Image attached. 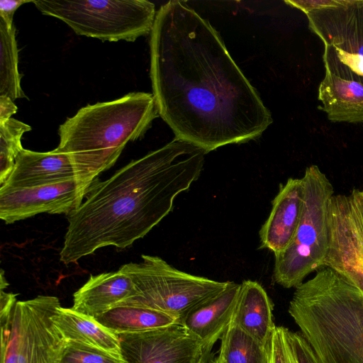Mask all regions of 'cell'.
Wrapping results in <instances>:
<instances>
[{
	"label": "cell",
	"instance_id": "21",
	"mask_svg": "<svg viewBox=\"0 0 363 363\" xmlns=\"http://www.w3.org/2000/svg\"><path fill=\"white\" fill-rule=\"evenodd\" d=\"M220 340L223 363H269L266 346L235 325L230 323Z\"/></svg>",
	"mask_w": 363,
	"mask_h": 363
},
{
	"label": "cell",
	"instance_id": "13",
	"mask_svg": "<svg viewBox=\"0 0 363 363\" xmlns=\"http://www.w3.org/2000/svg\"><path fill=\"white\" fill-rule=\"evenodd\" d=\"M304 205L302 178H289L281 184L272 201V210L259 235L260 247L274 255L284 251L292 242L299 225Z\"/></svg>",
	"mask_w": 363,
	"mask_h": 363
},
{
	"label": "cell",
	"instance_id": "18",
	"mask_svg": "<svg viewBox=\"0 0 363 363\" xmlns=\"http://www.w3.org/2000/svg\"><path fill=\"white\" fill-rule=\"evenodd\" d=\"M319 109L332 122H363V84L325 72L318 88Z\"/></svg>",
	"mask_w": 363,
	"mask_h": 363
},
{
	"label": "cell",
	"instance_id": "33",
	"mask_svg": "<svg viewBox=\"0 0 363 363\" xmlns=\"http://www.w3.org/2000/svg\"><path fill=\"white\" fill-rule=\"evenodd\" d=\"M210 360H211L210 357H208V356H204V357H203V359L200 361V362H199V363H209Z\"/></svg>",
	"mask_w": 363,
	"mask_h": 363
},
{
	"label": "cell",
	"instance_id": "17",
	"mask_svg": "<svg viewBox=\"0 0 363 363\" xmlns=\"http://www.w3.org/2000/svg\"><path fill=\"white\" fill-rule=\"evenodd\" d=\"M273 309V303L263 286L257 281L245 280L240 284L230 323L266 345L276 327Z\"/></svg>",
	"mask_w": 363,
	"mask_h": 363
},
{
	"label": "cell",
	"instance_id": "2",
	"mask_svg": "<svg viewBox=\"0 0 363 363\" xmlns=\"http://www.w3.org/2000/svg\"><path fill=\"white\" fill-rule=\"evenodd\" d=\"M206 153L175 138L96 181L67 215L60 253L67 265L108 246L124 249L145 236L172 210L174 199L199 177Z\"/></svg>",
	"mask_w": 363,
	"mask_h": 363
},
{
	"label": "cell",
	"instance_id": "26",
	"mask_svg": "<svg viewBox=\"0 0 363 363\" xmlns=\"http://www.w3.org/2000/svg\"><path fill=\"white\" fill-rule=\"evenodd\" d=\"M285 334L298 363H318L313 350L301 333L285 328Z\"/></svg>",
	"mask_w": 363,
	"mask_h": 363
},
{
	"label": "cell",
	"instance_id": "4",
	"mask_svg": "<svg viewBox=\"0 0 363 363\" xmlns=\"http://www.w3.org/2000/svg\"><path fill=\"white\" fill-rule=\"evenodd\" d=\"M288 311L318 363H363V291L335 271L296 286Z\"/></svg>",
	"mask_w": 363,
	"mask_h": 363
},
{
	"label": "cell",
	"instance_id": "27",
	"mask_svg": "<svg viewBox=\"0 0 363 363\" xmlns=\"http://www.w3.org/2000/svg\"><path fill=\"white\" fill-rule=\"evenodd\" d=\"M347 0H301L285 1V3L301 10L306 14L326 8L337 7L347 3Z\"/></svg>",
	"mask_w": 363,
	"mask_h": 363
},
{
	"label": "cell",
	"instance_id": "32",
	"mask_svg": "<svg viewBox=\"0 0 363 363\" xmlns=\"http://www.w3.org/2000/svg\"><path fill=\"white\" fill-rule=\"evenodd\" d=\"M3 270H1V290H4V289H6L8 286V283L4 276V274H3Z\"/></svg>",
	"mask_w": 363,
	"mask_h": 363
},
{
	"label": "cell",
	"instance_id": "8",
	"mask_svg": "<svg viewBox=\"0 0 363 363\" xmlns=\"http://www.w3.org/2000/svg\"><path fill=\"white\" fill-rule=\"evenodd\" d=\"M60 306L53 296L17 301L0 318L1 363H62L67 340L52 320Z\"/></svg>",
	"mask_w": 363,
	"mask_h": 363
},
{
	"label": "cell",
	"instance_id": "35",
	"mask_svg": "<svg viewBox=\"0 0 363 363\" xmlns=\"http://www.w3.org/2000/svg\"><path fill=\"white\" fill-rule=\"evenodd\" d=\"M268 357H269V355H268ZM269 363H271V361H270V359H269Z\"/></svg>",
	"mask_w": 363,
	"mask_h": 363
},
{
	"label": "cell",
	"instance_id": "3",
	"mask_svg": "<svg viewBox=\"0 0 363 363\" xmlns=\"http://www.w3.org/2000/svg\"><path fill=\"white\" fill-rule=\"evenodd\" d=\"M159 116L153 94L146 92L87 105L60 125L56 149L69 157L76 180L88 193L125 145L142 138Z\"/></svg>",
	"mask_w": 363,
	"mask_h": 363
},
{
	"label": "cell",
	"instance_id": "16",
	"mask_svg": "<svg viewBox=\"0 0 363 363\" xmlns=\"http://www.w3.org/2000/svg\"><path fill=\"white\" fill-rule=\"evenodd\" d=\"M135 294L130 277L121 270L91 275L73 295L72 308L96 318Z\"/></svg>",
	"mask_w": 363,
	"mask_h": 363
},
{
	"label": "cell",
	"instance_id": "9",
	"mask_svg": "<svg viewBox=\"0 0 363 363\" xmlns=\"http://www.w3.org/2000/svg\"><path fill=\"white\" fill-rule=\"evenodd\" d=\"M324 44L325 72L363 84V0L306 14Z\"/></svg>",
	"mask_w": 363,
	"mask_h": 363
},
{
	"label": "cell",
	"instance_id": "22",
	"mask_svg": "<svg viewBox=\"0 0 363 363\" xmlns=\"http://www.w3.org/2000/svg\"><path fill=\"white\" fill-rule=\"evenodd\" d=\"M18 48L14 26L9 27L0 18V95L13 101L25 98L18 72Z\"/></svg>",
	"mask_w": 363,
	"mask_h": 363
},
{
	"label": "cell",
	"instance_id": "25",
	"mask_svg": "<svg viewBox=\"0 0 363 363\" xmlns=\"http://www.w3.org/2000/svg\"><path fill=\"white\" fill-rule=\"evenodd\" d=\"M265 346L271 363H298L286 339L285 327L276 325Z\"/></svg>",
	"mask_w": 363,
	"mask_h": 363
},
{
	"label": "cell",
	"instance_id": "19",
	"mask_svg": "<svg viewBox=\"0 0 363 363\" xmlns=\"http://www.w3.org/2000/svg\"><path fill=\"white\" fill-rule=\"evenodd\" d=\"M52 320L67 341L85 343L122 355L118 335L101 325L95 318L76 311L72 308L60 306Z\"/></svg>",
	"mask_w": 363,
	"mask_h": 363
},
{
	"label": "cell",
	"instance_id": "7",
	"mask_svg": "<svg viewBox=\"0 0 363 363\" xmlns=\"http://www.w3.org/2000/svg\"><path fill=\"white\" fill-rule=\"evenodd\" d=\"M44 15L57 18L76 34L102 41L133 42L151 33L155 6L145 0H32Z\"/></svg>",
	"mask_w": 363,
	"mask_h": 363
},
{
	"label": "cell",
	"instance_id": "23",
	"mask_svg": "<svg viewBox=\"0 0 363 363\" xmlns=\"http://www.w3.org/2000/svg\"><path fill=\"white\" fill-rule=\"evenodd\" d=\"M31 130V127L15 118L0 123V186L11 174L18 154L23 149V135Z\"/></svg>",
	"mask_w": 363,
	"mask_h": 363
},
{
	"label": "cell",
	"instance_id": "10",
	"mask_svg": "<svg viewBox=\"0 0 363 363\" xmlns=\"http://www.w3.org/2000/svg\"><path fill=\"white\" fill-rule=\"evenodd\" d=\"M328 230L323 267L333 269L363 291V225L350 194L331 198Z\"/></svg>",
	"mask_w": 363,
	"mask_h": 363
},
{
	"label": "cell",
	"instance_id": "29",
	"mask_svg": "<svg viewBox=\"0 0 363 363\" xmlns=\"http://www.w3.org/2000/svg\"><path fill=\"white\" fill-rule=\"evenodd\" d=\"M16 294L6 293L1 290L0 293V318L8 317L17 302Z\"/></svg>",
	"mask_w": 363,
	"mask_h": 363
},
{
	"label": "cell",
	"instance_id": "6",
	"mask_svg": "<svg viewBox=\"0 0 363 363\" xmlns=\"http://www.w3.org/2000/svg\"><path fill=\"white\" fill-rule=\"evenodd\" d=\"M131 279L135 294L118 306H139L169 315L180 323L194 308L222 292L230 281H219L181 271L157 256L120 267Z\"/></svg>",
	"mask_w": 363,
	"mask_h": 363
},
{
	"label": "cell",
	"instance_id": "15",
	"mask_svg": "<svg viewBox=\"0 0 363 363\" xmlns=\"http://www.w3.org/2000/svg\"><path fill=\"white\" fill-rule=\"evenodd\" d=\"M240 284L230 281L219 294L191 311L181 323L203 344L204 353L211 355L215 343L229 326Z\"/></svg>",
	"mask_w": 363,
	"mask_h": 363
},
{
	"label": "cell",
	"instance_id": "1",
	"mask_svg": "<svg viewBox=\"0 0 363 363\" xmlns=\"http://www.w3.org/2000/svg\"><path fill=\"white\" fill-rule=\"evenodd\" d=\"M150 47L152 94L175 138L207 154L255 139L272 123L218 33L186 2L160 8Z\"/></svg>",
	"mask_w": 363,
	"mask_h": 363
},
{
	"label": "cell",
	"instance_id": "28",
	"mask_svg": "<svg viewBox=\"0 0 363 363\" xmlns=\"http://www.w3.org/2000/svg\"><path fill=\"white\" fill-rule=\"evenodd\" d=\"M32 3L29 0H1L0 18L4 20L9 27L13 26V17L15 11L23 4Z\"/></svg>",
	"mask_w": 363,
	"mask_h": 363
},
{
	"label": "cell",
	"instance_id": "24",
	"mask_svg": "<svg viewBox=\"0 0 363 363\" xmlns=\"http://www.w3.org/2000/svg\"><path fill=\"white\" fill-rule=\"evenodd\" d=\"M62 363H128L122 355L116 354L94 346L67 341Z\"/></svg>",
	"mask_w": 363,
	"mask_h": 363
},
{
	"label": "cell",
	"instance_id": "11",
	"mask_svg": "<svg viewBox=\"0 0 363 363\" xmlns=\"http://www.w3.org/2000/svg\"><path fill=\"white\" fill-rule=\"evenodd\" d=\"M118 336L128 363H199L208 356L202 342L181 323Z\"/></svg>",
	"mask_w": 363,
	"mask_h": 363
},
{
	"label": "cell",
	"instance_id": "20",
	"mask_svg": "<svg viewBox=\"0 0 363 363\" xmlns=\"http://www.w3.org/2000/svg\"><path fill=\"white\" fill-rule=\"evenodd\" d=\"M116 335L136 333L180 323L162 312L139 306H116L95 318Z\"/></svg>",
	"mask_w": 363,
	"mask_h": 363
},
{
	"label": "cell",
	"instance_id": "14",
	"mask_svg": "<svg viewBox=\"0 0 363 363\" xmlns=\"http://www.w3.org/2000/svg\"><path fill=\"white\" fill-rule=\"evenodd\" d=\"M76 179L75 170L69 157L56 148L49 152L23 149L3 189L35 187Z\"/></svg>",
	"mask_w": 363,
	"mask_h": 363
},
{
	"label": "cell",
	"instance_id": "31",
	"mask_svg": "<svg viewBox=\"0 0 363 363\" xmlns=\"http://www.w3.org/2000/svg\"><path fill=\"white\" fill-rule=\"evenodd\" d=\"M363 225V190L353 189L350 194Z\"/></svg>",
	"mask_w": 363,
	"mask_h": 363
},
{
	"label": "cell",
	"instance_id": "5",
	"mask_svg": "<svg viewBox=\"0 0 363 363\" xmlns=\"http://www.w3.org/2000/svg\"><path fill=\"white\" fill-rule=\"evenodd\" d=\"M302 179L304 205L299 225L289 246L274 255L273 281L286 289L296 288L323 267L328 247V211L334 188L315 164L306 167Z\"/></svg>",
	"mask_w": 363,
	"mask_h": 363
},
{
	"label": "cell",
	"instance_id": "12",
	"mask_svg": "<svg viewBox=\"0 0 363 363\" xmlns=\"http://www.w3.org/2000/svg\"><path fill=\"white\" fill-rule=\"evenodd\" d=\"M86 194L75 179L30 188L0 189V218L10 224L42 213L68 215Z\"/></svg>",
	"mask_w": 363,
	"mask_h": 363
},
{
	"label": "cell",
	"instance_id": "34",
	"mask_svg": "<svg viewBox=\"0 0 363 363\" xmlns=\"http://www.w3.org/2000/svg\"><path fill=\"white\" fill-rule=\"evenodd\" d=\"M209 363H223L222 361L217 357L216 358L210 360Z\"/></svg>",
	"mask_w": 363,
	"mask_h": 363
},
{
	"label": "cell",
	"instance_id": "30",
	"mask_svg": "<svg viewBox=\"0 0 363 363\" xmlns=\"http://www.w3.org/2000/svg\"><path fill=\"white\" fill-rule=\"evenodd\" d=\"M17 111L18 108L11 98L0 95V123L11 118Z\"/></svg>",
	"mask_w": 363,
	"mask_h": 363
}]
</instances>
